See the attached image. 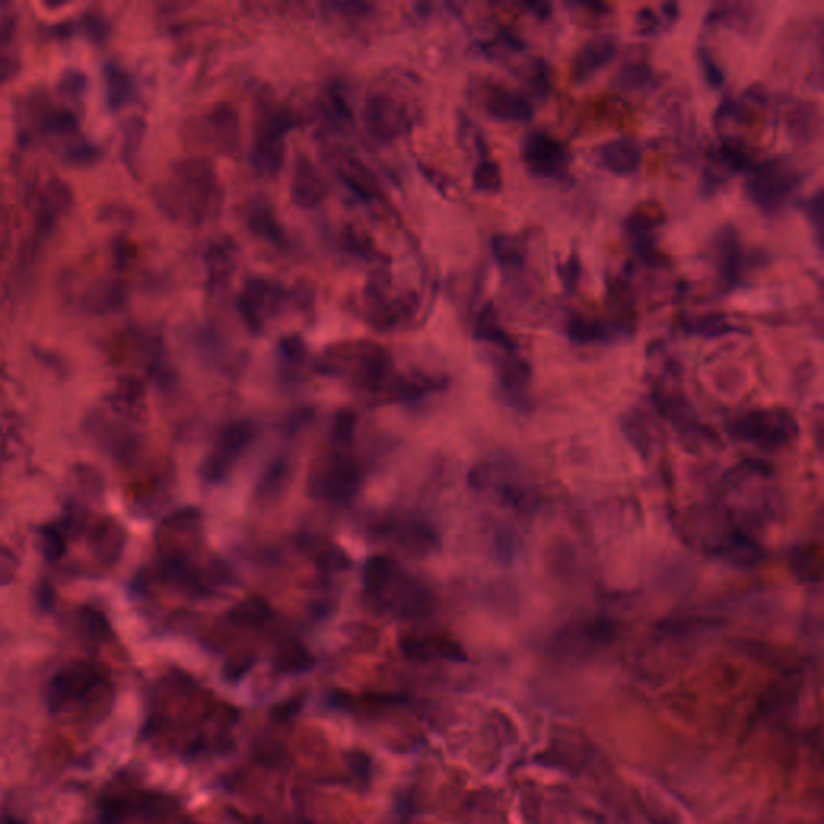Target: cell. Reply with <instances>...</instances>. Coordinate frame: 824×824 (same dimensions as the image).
<instances>
[{"label": "cell", "instance_id": "484cf974", "mask_svg": "<svg viewBox=\"0 0 824 824\" xmlns=\"http://www.w3.org/2000/svg\"><path fill=\"white\" fill-rule=\"evenodd\" d=\"M245 218L246 226H249L252 234L262 239V241L271 242L272 245H282L286 241L282 228L277 221L275 209L265 202L249 206Z\"/></svg>", "mask_w": 824, "mask_h": 824}, {"label": "cell", "instance_id": "9a60e30c", "mask_svg": "<svg viewBox=\"0 0 824 824\" xmlns=\"http://www.w3.org/2000/svg\"><path fill=\"white\" fill-rule=\"evenodd\" d=\"M762 12L751 2H722L711 7L705 15V28H726L744 37L759 35Z\"/></svg>", "mask_w": 824, "mask_h": 824}, {"label": "cell", "instance_id": "d6a6232c", "mask_svg": "<svg viewBox=\"0 0 824 824\" xmlns=\"http://www.w3.org/2000/svg\"><path fill=\"white\" fill-rule=\"evenodd\" d=\"M698 62L705 84L714 90L723 89L726 83L725 71H723L720 63L715 60V57L712 56L711 50L705 49V47H699Z\"/></svg>", "mask_w": 824, "mask_h": 824}, {"label": "cell", "instance_id": "603a6c76", "mask_svg": "<svg viewBox=\"0 0 824 824\" xmlns=\"http://www.w3.org/2000/svg\"><path fill=\"white\" fill-rule=\"evenodd\" d=\"M786 133L800 147L812 145L822 134V110L812 100H799L786 113Z\"/></svg>", "mask_w": 824, "mask_h": 824}, {"label": "cell", "instance_id": "44dd1931", "mask_svg": "<svg viewBox=\"0 0 824 824\" xmlns=\"http://www.w3.org/2000/svg\"><path fill=\"white\" fill-rule=\"evenodd\" d=\"M493 256L499 268L506 272L511 280L512 293H529L526 280V253L523 243L516 235L498 234L493 238L492 242Z\"/></svg>", "mask_w": 824, "mask_h": 824}, {"label": "cell", "instance_id": "9c48e42d", "mask_svg": "<svg viewBox=\"0 0 824 824\" xmlns=\"http://www.w3.org/2000/svg\"><path fill=\"white\" fill-rule=\"evenodd\" d=\"M241 136V117L231 104H215L189 123V141L209 154H234Z\"/></svg>", "mask_w": 824, "mask_h": 824}, {"label": "cell", "instance_id": "83f0119b", "mask_svg": "<svg viewBox=\"0 0 824 824\" xmlns=\"http://www.w3.org/2000/svg\"><path fill=\"white\" fill-rule=\"evenodd\" d=\"M684 329L689 334H695L701 337H723L726 334L738 332V327L729 323L728 317L720 313L704 314V316L692 317L684 320Z\"/></svg>", "mask_w": 824, "mask_h": 824}, {"label": "cell", "instance_id": "7a4b0ae2", "mask_svg": "<svg viewBox=\"0 0 824 824\" xmlns=\"http://www.w3.org/2000/svg\"><path fill=\"white\" fill-rule=\"evenodd\" d=\"M165 197L175 219L198 226L219 215L225 189L208 158H187L174 168V178Z\"/></svg>", "mask_w": 824, "mask_h": 824}, {"label": "cell", "instance_id": "4dcf8cb0", "mask_svg": "<svg viewBox=\"0 0 824 824\" xmlns=\"http://www.w3.org/2000/svg\"><path fill=\"white\" fill-rule=\"evenodd\" d=\"M404 651L411 657L431 658L434 655H456V647L452 644L444 643L440 640H425V638H408L404 641Z\"/></svg>", "mask_w": 824, "mask_h": 824}, {"label": "cell", "instance_id": "ba28073f", "mask_svg": "<svg viewBox=\"0 0 824 824\" xmlns=\"http://www.w3.org/2000/svg\"><path fill=\"white\" fill-rule=\"evenodd\" d=\"M802 184V175L785 160H770L752 168L746 195L766 216H775L788 205Z\"/></svg>", "mask_w": 824, "mask_h": 824}, {"label": "cell", "instance_id": "1f68e13d", "mask_svg": "<svg viewBox=\"0 0 824 824\" xmlns=\"http://www.w3.org/2000/svg\"><path fill=\"white\" fill-rule=\"evenodd\" d=\"M803 215L809 219L810 226H812L813 234H815L816 246L820 252L823 250V234H824V194L823 189H819L809 201L802 204Z\"/></svg>", "mask_w": 824, "mask_h": 824}, {"label": "cell", "instance_id": "5bb4252c", "mask_svg": "<svg viewBox=\"0 0 824 824\" xmlns=\"http://www.w3.org/2000/svg\"><path fill=\"white\" fill-rule=\"evenodd\" d=\"M495 373L499 388L512 407H525L529 403V385L532 380V367L517 350L499 351L495 356Z\"/></svg>", "mask_w": 824, "mask_h": 824}, {"label": "cell", "instance_id": "8d00e7d4", "mask_svg": "<svg viewBox=\"0 0 824 824\" xmlns=\"http://www.w3.org/2000/svg\"><path fill=\"white\" fill-rule=\"evenodd\" d=\"M523 7H525L526 10H529L532 15H535L536 19L545 20L548 19L550 15V5L549 3H542V2H533V3H523Z\"/></svg>", "mask_w": 824, "mask_h": 824}, {"label": "cell", "instance_id": "cb8c5ba5", "mask_svg": "<svg viewBox=\"0 0 824 824\" xmlns=\"http://www.w3.org/2000/svg\"><path fill=\"white\" fill-rule=\"evenodd\" d=\"M567 336L572 342L580 344L607 343L620 336V327L609 326L582 314H573L567 320Z\"/></svg>", "mask_w": 824, "mask_h": 824}, {"label": "cell", "instance_id": "d4e9b609", "mask_svg": "<svg viewBox=\"0 0 824 824\" xmlns=\"http://www.w3.org/2000/svg\"><path fill=\"white\" fill-rule=\"evenodd\" d=\"M475 337L482 342L493 344L499 351L517 350L516 340L506 332L505 327L499 324L498 313H496L493 303H486L478 311L475 319Z\"/></svg>", "mask_w": 824, "mask_h": 824}, {"label": "cell", "instance_id": "277c9868", "mask_svg": "<svg viewBox=\"0 0 824 824\" xmlns=\"http://www.w3.org/2000/svg\"><path fill=\"white\" fill-rule=\"evenodd\" d=\"M107 695L104 675L87 665H76L53 680L49 707L59 717H93L90 714L102 711Z\"/></svg>", "mask_w": 824, "mask_h": 824}, {"label": "cell", "instance_id": "ac0fdd59", "mask_svg": "<svg viewBox=\"0 0 824 824\" xmlns=\"http://www.w3.org/2000/svg\"><path fill=\"white\" fill-rule=\"evenodd\" d=\"M616 36L597 35L580 47L572 62V77L577 84L593 80L601 70L606 69L617 56Z\"/></svg>", "mask_w": 824, "mask_h": 824}, {"label": "cell", "instance_id": "3957f363", "mask_svg": "<svg viewBox=\"0 0 824 824\" xmlns=\"http://www.w3.org/2000/svg\"><path fill=\"white\" fill-rule=\"evenodd\" d=\"M364 596L371 607L393 617H421L431 609V593L388 557H371L364 570Z\"/></svg>", "mask_w": 824, "mask_h": 824}, {"label": "cell", "instance_id": "f1b7e54d", "mask_svg": "<svg viewBox=\"0 0 824 824\" xmlns=\"http://www.w3.org/2000/svg\"><path fill=\"white\" fill-rule=\"evenodd\" d=\"M472 184L478 192L496 194L502 187V172L496 161L482 158L472 171Z\"/></svg>", "mask_w": 824, "mask_h": 824}, {"label": "cell", "instance_id": "836d02e7", "mask_svg": "<svg viewBox=\"0 0 824 824\" xmlns=\"http://www.w3.org/2000/svg\"><path fill=\"white\" fill-rule=\"evenodd\" d=\"M582 262H580L579 255H570L564 263L557 265V276H559L560 282H562L564 289L567 292H575L579 289L580 282H582Z\"/></svg>", "mask_w": 824, "mask_h": 824}, {"label": "cell", "instance_id": "6da1fadb", "mask_svg": "<svg viewBox=\"0 0 824 824\" xmlns=\"http://www.w3.org/2000/svg\"><path fill=\"white\" fill-rule=\"evenodd\" d=\"M319 369L329 376L347 378L354 391L366 397L393 398L419 395L427 388L421 381L398 376L393 358L385 348L371 342H350L330 347L319 361Z\"/></svg>", "mask_w": 824, "mask_h": 824}, {"label": "cell", "instance_id": "e0dca14e", "mask_svg": "<svg viewBox=\"0 0 824 824\" xmlns=\"http://www.w3.org/2000/svg\"><path fill=\"white\" fill-rule=\"evenodd\" d=\"M714 256L722 286L726 290L735 289L744 276L746 256L738 232L732 226H725L715 235Z\"/></svg>", "mask_w": 824, "mask_h": 824}, {"label": "cell", "instance_id": "52a82bcc", "mask_svg": "<svg viewBox=\"0 0 824 824\" xmlns=\"http://www.w3.org/2000/svg\"><path fill=\"white\" fill-rule=\"evenodd\" d=\"M729 434L742 444L754 445L765 451H778L796 440L799 425L788 411L762 408L736 417L729 425Z\"/></svg>", "mask_w": 824, "mask_h": 824}, {"label": "cell", "instance_id": "d590c367", "mask_svg": "<svg viewBox=\"0 0 824 824\" xmlns=\"http://www.w3.org/2000/svg\"><path fill=\"white\" fill-rule=\"evenodd\" d=\"M343 249L353 255H367L371 250V242L366 235L361 234L356 229H348L343 232Z\"/></svg>", "mask_w": 824, "mask_h": 824}, {"label": "cell", "instance_id": "5b68a950", "mask_svg": "<svg viewBox=\"0 0 824 824\" xmlns=\"http://www.w3.org/2000/svg\"><path fill=\"white\" fill-rule=\"evenodd\" d=\"M314 459L310 469L308 489L313 498L344 502L353 498L361 485V469L353 456L339 449Z\"/></svg>", "mask_w": 824, "mask_h": 824}, {"label": "cell", "instance_id": "4fadbf2b", "mask_svg": "<svg viewBox=\"0 0 824 824\" xmlns=\"http://www.w3.org/2000/svg\"><path fill=\"white\" fill-rule=\"evenodd\" d=\"M255 431L250 424H234L221 435L211 455L208 456L204 465V478L206 483H221L226 475L231 472L232 465L239 456L245 451L252 441Z\"/></svg>", "mask_w": 824, "mask_h": 824}, {"label": "cell", "instance_id": "e575fe53", "mask_svg": "<svg viewBox=\"0 0 824 824\" xmlns=\"http://www.w3.org/2000/svg\"><path fill=\"white\" fill-rule=\"evenodd\" d=\"M661 15L662 13L655 12L651 7H643L634 19V32L644 37L661 35L664 28Z\"/></svg>", "mask_w": 824, "mask_h": 824}, {"label": "cell", "instance_id": "8992f818", "mask_svg": "<svg viewBox=\"0 0 824 824\" xmlns=\"http://www.w3.org/2000/svg\"><path fill=\"white\" fill-rule=\"evenodd\" d=\"M290 111L263 110L256 120L255 136L250 150V165L258 178L271 181L286 163V134L295 124Z\"/></svg>", "mask_w": 824, "mask_h": 824}, {"label": "cell", "instance_id": "ffe728a7", "mask_svg": "<svg viewBox=\"0 0 824 824\" xmlns=\"http://www.w3.org/2000/svg\"><path fill=\"white\" fill-rule=\"evenodd\" d=\"M594 158L604 170L625 178L640 170L643 150L634 138L617 137L596 147Z\"/></svg>", "mask_w": 824, "mask_h": 824}, {"label": "cell", "instance_id": "8fae6325", "mask_svg": "<svg viewBox=\"0 0 824 824\" xmlns=\"http://www.w3.org/2000/svg\"><path fill=\"white\" fill-rule=\"evenodd\" d=\"M290 292L279 282L253 277L245 283L239 296V313L250 330L262 332L269 320L279 316L286 303L290 302Z\"/></svg>", "mask_w": 824, "mask_h": 824}, {"label": "cell", "instance_id": "7c38bea8", "mask_svg": "<svg viewBox=\"0 0 824 824\" xmlns=\"http://www.w3.org/2000/svg\"><path fill=\"white\" fill-rule=\"evenodd\" d=\"M363 120L367 131L381 142L395 141L410 126L407 104L385 89L371 90L367 94Z\"/></svg>", "mask_w": 824, "mask_h": 824}, {"label": "cell", "instance_id": "74e56055", "mask_svg": "<svg viewBox=\"0 0 824 824\" xmlns=\"http://www.w3.org/2000/svg\"><path fill=\"white\" fill-rule=\"evenodd\" d=\"M0 824H25V823L20 822V820L15 819V816L3 815V816H0Z\"/></svg>", "mask_w": 824, "mask_h": 824}, {"label": "cell", "instance_id": "d6986e66", "mask_svg": "<svg viewBox=\"0 0 824 824\" xmlns=\"http://www.w3.org/2000/svg\"><path fill=\"white\" fill-rule=\"evenodd\" d=\"M327 187L326 179L323 178L313 161L306 155H299L293 165L292 182H290V194H292L293 204L300 208H314L326 198Z\"/></svg>", "mask_w": 824, "mask_h": 824}, {"label": "cell", "instance_id": "7402d4cb", "mask_svg": "<svg viewBox=\"0 0 824 824\" xmlns=\"http://www.w3.org/2000/svg\"><path fill=\"white\" fill-rule=\"evenodd\" d=\"M239 266V250L231 239H219L206 250V272L213 293L225 292Z\"/></svg>", "mask_w": 824, "mask_h": 824}, {"label": "cell", "instance_id": "2e32d148", "mask_svg": "<svg viewBox=\"0 0 824 824\" xmlns=\"http://www.w3.org/2000/svg\"><path fill=\"white\" fill-rule=\"evenodd\" d=\"M483 110L499 123H529L535 113L525 94L501 84H489L483 94Z\"/></svg>", "mask_w": 824, "mask_h": 824}, {"label": "cell", "instance_id": "f546056e", "mask_svg": "<svg viewBox=\"0 0 824 824\" xmlns=\"http://www.w3.org/2000/svg\"><path fill=\"white\" fill-rule=\"evenodd\" d=\"M715 128L717 133L725 137L729 128L742 126L746 123L744 105L736 100L735 97L726 96L715 113Z\"/></svg>", "mask_w": 824, "mask_h": 824}, {"label": "cell", "instance_id": "30bf717a", "mask_svg": "<svg viewBox=\"0 0 824 824\" xmlns=\"http://www.w3.org/2000/svg\"><path fill=\"white\" fill-rule=\"evenodd\" d=\"M520 158L533 178L560 181L569 174L572 152L569 145L546 131H530L520 144Z\"/></svg>", "mask_w": 824, "mask_h": 824}, {"label": "cell", "instance_id": "4316f807", "mask_svg": "<svg viewBox=\"0 0 824 824\" xmlns=\"http://www.w3.org/2000/svg\"><path fill=\"white\" fill-rule=\"evenodd\" d=\"M616 83L625 90H650L657 84V77L647 63L627 62L617 71Z\"/></svg>", "mask_w": 824, "mask_h": 824}]
</instances>
